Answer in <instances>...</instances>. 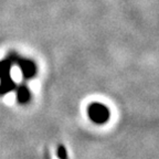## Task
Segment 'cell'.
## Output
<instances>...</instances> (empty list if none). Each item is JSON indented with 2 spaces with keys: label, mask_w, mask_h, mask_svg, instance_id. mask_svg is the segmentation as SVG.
Listing matches in <instances>:
<instances>
[{
  "label": "cell",
  "mask_w": 159,
  "mask_h": 159,
  "mask_svg": "<svg viewBox=\"0 0 159 159\" xmlns=\"http://www.w3.org/2000/svg\"><path fill=\"white\" fill-rule=\"evenodd\" d=\"M12 66V62L9 59L0 61V95H5L9 92L16 91L18 85L11 79L10 70Z\"/></svg>",
  "instance_id": "1"
},
{
  "label": "cell",
  "mask_w": 159,
  "mask_h": 159,
  "mask_svg": "<svg viewBox=\"0 0 159 159\" xmlns=\"http://www.w3.org/2000/svg\"><path fill=\"white\" fill-rule=\"evenodd\" d=\"M8 59L12 62V64H17L19 66L25 80H30L37 75V65L31 60L25 59L18 54H13V53L8 55Z\"/></svg>",
  "instance_id": "2"
},
{
  "label": "cell",
  "mask_w": 159,
  "mask_h": 159,
  "mask_svg": "<svg viewBox=\"0 0 159 159\" xmlns=\"http://www.w3.org/2000/svg\"><path fill=\"white\" fill-rule=\"evenodd\" d=\"M87 114H89V119L94 122L95 124H105L108 122L111 117V112L107 106H105L102 103H92L89 104L87 108Z\"/></svg>",
  "instance_id": "3"
},
{
  "label": "cell",
  "mask_w": 159,
  "mask_h": 159,
  "mask_svg": "<svg viewBox=\"0 0 159 159\" xmlns=\"http://www.w3.org/2000/svg\"><path fill=\"white\" fill-rule=\"evenodd\" d=\"M17 91V99L20 104H27L31 99V92L29 91L27 85H19L16 89Z\"/></svg>",
  "instance_id": "4"
},
{
  "label": "cell",
  "mask_w": 159,
  "mask_h": 159,
  "mask_svg": "<svg viewBox=\"0 0 159 159\" xmlns=\"http://www.w3.org/2000/svg\"><path fill=\"white\" fill-rule=\"evenodd\" d=\"M57 154V157H59L60 159H67L66 149L64 148V146H59Z\"/></svg>",
  "instance_id": "5"
}]
</instances>
